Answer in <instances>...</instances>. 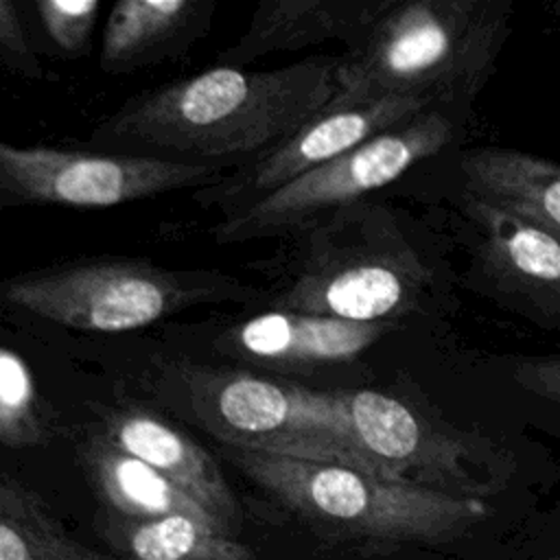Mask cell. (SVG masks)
<instances>
[{
  "label": "cell",
  "instance_id": "cell-1",
  "mask_svg": "<svg viewBox=\"0 0 560 560\" xmlns=\"http://www.w3.org/2000/svg\"><path fill=\"white\" fill-rule=\"evenodd\" d=\"M337 57L284 68L214 66L127 101L96 138L127 153L219 166L262 155L326 109Z\"/></svg>",
  "mask_w": 560,
  "mask_h": 560
},
{
  "label": "cell",
  "instance_id": "cell-2",
  "mask_svg": "<svg viewBox=\"0 0 560 560\" xmlns=\"http://www.w3.org/2000/svg\"><path fill=\"white\" fill-rule=\"evenodd\" d=\"M508 0H392L337 57L326 107L413 96L433 107L470 101L510 37Z\"/></svg>",
  "mask_w": 560,
  "mask_h": 560
},
{
  "label": "cell",
  "instance_id": "cell-3",
  "mask_svg": "<svg viewBox=\"0 0 560 560\" xmlns=\"http://www.w3.org/2000/svg\"><path fill=\"white\" fill-rule=\"evenodd\" d=\"M260 490L311 527L372 542H444L486 516L477 497L372 477L350 466L223 446Z\"/></svg>",
  "mask_w": 560,
  "mask_h": 560
},
{
  "label": "cell",
  "instance_id": "cell-4",
  "mask_svg": "<svg viewBox=\"0 0 560 560\" xmlns=\"http://www.w3.org/2000/svg\"><path fill=\"white\" fill-rule=\"evenodd\" d=\"M182 383L195 418L223 446L341 464L394 481L352 446L332 392L245 372L188 370Z\"/></svg>",
  "mask_w": 560,
  "mask_h": 560
},
{
  "label": "cell",
  "instance_id": "cell-5",
  "mask_svg": "<svg viewBox=\"0 0 560 560\" xmlns=\"http://www.w3.org/2000/svg\"><path fill=\"white\" fill-rule=\"evenodd\" d=\"M230 278L105 258L20 278L2 298L37 317L94 332H125L208 300H230Z\"/></svg>",
  "mask_w": 560,
  "mask_h": 560
},
{
  "label": "cell",
  "instance_id": "cell-6",
  "mask_svg": "<svg viewBox=\"0 0 560 560\" xmlns=\"http://www.w3.org/2000/svg\"><path fill=\"white\" fill-rule=\"evenodd\" d=\"M453 136V120L438 107L427 109L230 212L214 225V238L238 243L304 228L315 217L354 206L359 197L392 184L413 164L440 153Z\"/></svg>",
  "mask_w": 560,
  "mask_h": 560
},
{
  "label": "cell",
  "instance_id": "cell-7",
  "mask_svg": "<svg viewBox=\"0 0 560 560\" xmlns=\"http://www.w3.org/2000/svg\"><path fill=\"white\" fill-rule=\"evenodd\" d=\"M427 280V267L398 230L378 225L368 241L319 243L271 306L346 322H387L420 298Z\"/></svg>",
  "mask_w": 560,
  "mask_h": 560
},
{
  "label": "cell",
  "instance_id": "cell-8",
  "mask_svg": "<svg viewBox=\"0 0 560 560\" xmlns=\"http://www.w3.org/2000/svg\"><path fill=\"white\" fill-rule=\"evenodd\" d=\"M219 166L142 153L13 147L0 140V179L22 197L74 208H109L219 179Z\"/></svg>",
  "mask_w": 560,
  "mask_h": 560
},
{
  "label": "cell",
  "instance_id": "cell-9",
  "mask_svg": "<svg viewBox=\"0 0 560 560\" xmlns=\"http://www.w3.org/2000/svg\"><path fill=\"white\" fill-rule=\"evenodd\" d=\"M427 109H433V105L413 96H385L326 107L282 144L258 155L234 175L201 190L197 199L206 206H221L230 214Z\"/></svg>",
  "mask_w": 560,
  "mask_h": 560
},
{
  "label": "cell",
  "instance_id": "cell-10",
  "mask_svg": "<svg viewBox=\"0 0 560 560\" xmlns=\"http://www.w3.org/2000/svg\"><path fill=\"white\" fill-rule=\"evenodd\" d=\"M332 394L352 446L394 481L413 483L411 472H418L424 488L472 497L477 483L466 468L470 455L462 440L440 433L392 396L370 389Z\"/></svg>",
  "mask_w": 560,
  "mask_h": 560
},
{
  "label": "cell",
  "instance_id": "cell-11",
  "mask_svg": "<svg viewBox=\"0 0 560 560\" xmlns=\"http://www.w3.org/2000/svg\"><path fill=\"white\" fill-rule=\"evenodd\" d=\"M105 440L160 472L234 538L238 505L232 488L214 457L192 438L149 411L127 409L109 420Z\"/></svg>",
  "mask_w": 560,
  "mask_h": 560
},
{
  "label": "cell",
  "instance_id": "cell-12",
  "mask_svg": "<svg viewBox=\"0 0 560 560\" xmlns=\"http://www.w3.org/2000/svg\"><path fill=\"white\" fill-rule=\"evenodd\" d=\"M392 0H265L258 2L243 35L217 55L219 66L245 63L284 50H302L339 39L348 48L361 42L365 31Z\"/></svg>",
  "mask_w": 560,
  "mask_h": 560
},
{
  "label": "cell",
  "instance_id": "cell-13",
  "mask_svg": "<svg viewBox=\"0 0 560 560\" xmlns=\"http://www.w3.org/2000/svg\"><path fill=\"white\" fill-rule=\"evenodd\" d=\"M387 330V322L363 324L271 308L238 324L228 337L232 348L256 361L317 365L350 361Z\"/></svg>",
  "mask_w": 560,
  "mask_h": 560
},
{
  "label": "cell",
  "instance_id": "cell-14",
  "mask_svg": "<svg viewBox=\"0 0 560 560\" xmlns=\"http://www.w3.org/2000/svg\"><path fill=\"white\" fill-rule=\"evenodd\" d=\"M479 225V260L488 278L505 293L529 300L545 315L560 311V238L503 212L468 199Z\"/></svg>",
  "mask_w": 560,
  "mask_h": 560
},
{
  "label": "cell",
  "instance_id": "cell-15",
  "mask_svg": "<svg viewBox=\"0 0 560 560\" xmlns=\"http://www.w3.org/2000/svg\"><path fill=\"white\" fill-rule=\"evenodd\" d=\"M468 199L560 238V168L532 153L479 147L459 162Z\"/></svg>",
  "mask_w": 560,
  "mask_h": 560
},
{
  "label": "cell",
  "instance_id": "cell-16",
  "mask_svg": "<svg viewBox=\"0 0 560 560\" xmlns=\"http://www.w3.org/2000/svg\"><path fill=\"white\" fill-rule=\"evenodd\" d=\"M212 0H120L109 11L101 66L131 72L188 50L212 22Z\"/></svg>",
  "mask_w": 560,
  "mask_h": 560
},
{
  "label": "cell",
  "instance_id": "cell-17",
  "mask_svg": "<svg viewBox=\"0 0 560 560\" xmlns=\"http://www.w3.org/2000/svg\"><path fill=\"white\" fill-rule=\"evenodd\" d=\"M85 457L98 492L116 516L147 521L168 514H186L217 527L214 521L182 490L107 440L94 442Z\"/></svg>",
  "mask_w": 560,
  "mask_h": 560
},
{
  "label": "cell",
  "instance_id": "cell-18",
  "mask_svg": "<svg viewBox=\"0 0 560 560\" xmlns=\"http://www.w3.org/2000/svg\"><path fill=\"white\" fill-rule=\"evenodd\" d=\"M107 536L122 560H254L249 547L186 514L147 521L114 514Z\"/></svg>",
  "mask_w": 560,
  "mask_h": 560
},
{
  "label": "cell",
  "instance_id": "cell-19",
  "mask_svg": "<svg viewBox=\"0 0 560 560\" xmlns=\"http://www.w3.org/2000/svg\"><path fill=\"white\" fill-rule=\"evenodd\" d=\"M0 560H122L74 540L28 488L0 477Z\"/></svg>",
  "mask_w": 560,
  "mask_h": 560
},
{
  "label": "cell",
  "instance_id": "cell-20",
  "mask_svg": "<svg viewBox=\"0 0 560 560\" xmlns=\"http://www.w3.org/2000/svg\"><path fill=\"white\" fill-rule=\"evenodd\" d=\"M42 440L44 427L28 365L20 354L0 346V442L33 446Z\"/></svg>",
  "mask_w": 560,
  "mask_h": 560
},
{
  "label": "cell",
  "instance_id": "cell-21",
  "mask_svg": "<svg viewBox=\"0 0 560 560\" xmlns=\"http://www.w3.org/2000/svg\"><path fill=\"white\" fill-rule=\"evenodd\" d=\"M101 4L96 0H39L37 11L50 39L66 52H81Z\"/></svg>",
  "mask_w": 560,
  "mask_h": 560
},
{
  "label": "cell",
  "instance_id": "cell-22",
  "mask_svg": "<svg viewBox=\"0 0 560 560\" xmlns=\"http://www.w3.org/2000/svg\"><path fill=\"white\" fill-rule=\"evenodd\" d=\"M514 378L529 392L558 400L560 398V365L558 357L549 359H536V361H525L521 368H516Z\"/></svg>",
  "mask_w": 560,
  "mask_h": 560
},
{
  "label": "cell",
  "instance_id": "cell-23",
  "mask_svg": "<svg viewBox=\"0 0 560 560\" xmlns=\"http://www.w3.org/2000/svg\"><path fill=\"white\" fill-rule=\"evenodd\" d=\"M0 46L18 55H28V48L24 44V35L15 15V7L4 0H0Z\"/></svg>",
  "mask_w": 560,
  "mask_h": 560
}]
</instances>
